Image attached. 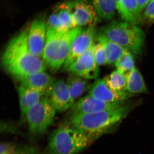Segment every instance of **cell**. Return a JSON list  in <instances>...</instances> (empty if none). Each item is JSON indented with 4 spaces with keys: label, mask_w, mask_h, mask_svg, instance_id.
Returning <instances> with one entry per match:
<instances>
[{
    "label": "cell",
    "mask_w": 154,
    "mask_h": 154,
    "mask_svg": "<svg viewBox=\"0 0 154 154\" xmlns=\"http://www.w3.org/2000/svg\"><path fill=\"white\" fill-rule=\"evenodd\" d=\"M28 30L12 38L7 45L2 59L4 70L17 81L28 75L45 71L46 64L42 58L34 55L28 46Z\"/></svg>",
    "instance_id": "cell-1"
},
{
    "label": "cell",
    "mask_w": 154,
    "mask_h": 154,
    "mask_svg": "<svg viewBox=\"0 0 154 154\" xmlns=\"http://www.w3.org/2000/svg\"><path fill=\"white\" fill-rule=\"evenodd\" d=\"M131 110L130 106L123 105L98 113L69 114L63 123L76 128L93 142L113 130Z\"/></svg>",
    "instance_id": "cell-2"
},
{
    "label": "cell",
    "mask_w": 154,
    "mask_h": 154,
    "mask_svg": "<svg viewBox=\"0 0 154 154\" xmlns=\"http://www.w3.org/2000/svg\"><path fill=\"white\" fill-rule=\"evenodd\" d=\"M83 29L75 28L60 32L47 28L42 58L53 72H57L63 66L74 40Z\"/></svg>",
    "instance_id": "cell-3"
},
{
    "label": "cell",
    "mask_w": 154,
    "mask_h": 154,
    "mask_svg": "<svg viewBox=\"0 0 154 154\" xmlns=\"http://www.w3.org/2000/svg\"><path fill=\"white\" fill-rule=\"evenodd\" d=\"M98 33L133 54L139 55L142 52L146 35L138 25L123 21H113L103 26Z\"/></svg>",
    "instance_id": "cell-4"
},
{
    "label": "cell",
    "mask_w": 154,
    "mask_h": 154,
    "mask_svg": "<svg viewBox=\"0 0 154 154\" xmlns=\"http://www.w3.org/2000/svg\"><path fill=\"white\" fill-rule=\"evenodd\" d=\"M92 142L76 128L63 123L50 135L47 154H77Z\"/></svg>",
    "instance_id": "cell-5"
},
{
    "label": "cell",
    "mask_w": 154,
    "mask_h": 154,
    "mask_svg": "<svg viewBox=\"0 0 154 154\" xmlns=\"http://www.w3.org/2000/svg\"><path fill=\"white\" fill-rule=\"evenodd\" d=\"M56 110L45 97L28 111L27 119L29 133L33 137L44 134L54 121Z\"/></svg>",
    "instance_id": "cell-6"
},
{
    "label": "cell",
    "mask_w": 154,
    "mask_h": 154,
    "mask_svg": "<svg viewBox=\"0 0 154 154\" xmlns=\"http://www.w3.org/2000/svg\"><path fill=\"white\" fill-rule=\"evenodd\" d=\"M45 97L59 112L71 109L75 103L66 82L62 79L54 80L45 92Z\"/></svg>",
    "instance_id": "cell-7"
},
{
    "label": "cell",
    "mask_w": 154,
    "mask_h": 154,
    "mask_svg": "<svg viewBox=\"0 0 154 154\" xmlns=\"http://www.w3.org/2000/svg\"><path fill=\"white\" fill-rule=\"evenodd\" d=\"M97 34L96 25L83 29L73 42L70 51L63 66L64 69L67 70L75 61L94 45V41L96 39Z\"/></svg>",
    "instance_id": "cell-8"
},
{
    "label": "cell",
    "mask_w": 154,
    "mask_h": 154,
    "mask_svg": "<svg viewBox=\"0 0 154 154\" xmlns=\"http://www.w3.org/2000/svg\"><path fill=\"white\" fill-rule=\"evenodd\" d=\"M75 28L96 25L99 17L93 4L88 0L69 1Z\"/></svg>",
    "instance_id": "cell-9"
},
{
    "label": "cell",
    "mask_w": 154,
    "mask_h": 154,
    "mask_svg": "<svg viewBox=\"0 0 154 154\" xmlns=\"http://www.w3.org/2000/svg\"><path fill=\"white\" fill-rule=\"evenodd\" d=\"M94 46L75 61L66 71L87 80L97 79L99 69L94 59Z\"/></svg>",
    "instance_id": "cell-10"
},
{
    "label": "cell",
    "mask_w": 154,
    "mask_h": 154,
    "mask_svg": "<svg viewBox=\"0 0 154 154\" xmlns=\"http://www.w3.org/2000/svg\"><path fill=\"white\" fill-rule=\"evenodd\" d=\"M124 103H107L87 95L79 99L71 108L69 114H88L102 112L117 108Z\"/></svg>",
    "instance_id": "cell-11"
},
{
    "label": "cell",
    "mask_w": 154,
    "mask_h": 154,
    "mask_svg": "<svg viewBox=\"0 0 154 154\" xmlns=\"http://www.w3.org/2000/svg\"><path fill=\"white\" fill-rule=\"evenodd\" d=\"M47 32V23L41 19L35 20L28 30V42L29 49L33 54L38 57L42 58Z\"/></svg>",
    "instance_id": "cell-12"
},
{
    "label": "cell",
    "mask_w": 154,
    "mask_h": 154,
    "mask_svg": "<svg viewBox=\"0 0 154 154\" xmlns=\"http://www.w3.org/2000/svg\"><path fill=\"white\" fill-rule=\"evenodd\" d=\"M96 99L107 103H124L132 95L127 91L116 92L110 89L105 79L96 80L92 85L88 94Z\"/></svg>",
    "instance_id": "cell-13"
},
{
    "label": "cell",
    "mask_w": 154,
    "mask_h": 154,
    "mask_svg": "<svg viewBox=\"0 0 154 154\" xmlns=\"http://www.w3.org/2000/svg\"><path fill=\"white\" fill-rule=\"evenodd\" d=\"M116 8L122 21L136 25L143 23V12L136 0H120Z\"/></svg>",
    "instance_id": "cell-14"
},
{
    "label": "cell",
    "mask_w": 154,
    "mask_h": 154,
    "mask_svg": "<svg viewBox=\"0 0 154 154\" xmlns=\"http://www.w3.org/2000/svg\"><path fill=\"white\" fill-rule=\"evenodd\" d=\"M54 79L45 71L38 72L25 76L18 80L20 85L39 91L45 94Z\"/></svg>",
    "instance_id": "cell-15"
},
{
    "label": "cell",
    "mask_w": 154,
    "mask_h": 154,
    "mask_svg": "<svg viewBox=\"0 0 154 154\" xmlns=\"http://www.w3.org/2000/svg\"><path fill=\"white\" fill-rule=\"evenodd\" d=\"M19 105L21 116L26 117L28 111L35 104L38 103L45 95L44 93L24 86L19 85L18 88Z\"/></svg>",
    "instance_id": "cell-16"
},
{
    "label": "cell",
    "mask_w": 154,
    "mask_h": 154,
    "mask_svg": "<svg viewBox=\"0 0 154 154\" xmlns=\"http://www.w3.org/2000/svg\"><path fill=\"white\" fill-rule=\"evenodd\" d=\"M96 40L103 45L107 57V64H115L128 51L99 33H97Z\"/></svg>",
    "instance_id": "cell-17"
},
{
    "label": "cell",
    "mask_w": 154,
    "mask_h": 154,
    "mask_svg": "<svg viewBox=\"0 0 154 154\" xmlns=\"http://www.w3.org/2000/svg\"><path fill=\"white\" fill-rule=\"evenodd\" d=\"M68 88L73 99H80L86 92L90 91L91 84L88 80L77 75L71 74L66 82Z\"/></svg>",
    "instance_id": "cell-18"
},
{
    "label": "cell",
    "mask_w": 154,
    "mask_h": 154,
    "mask_svg": "<svg viewBox=\"0 0 154 154\" xmlns=\"http://www.w3.org/2000/svg\"><path fill=\"white\" fill-rule=\"evenodd\" d=\"M126 91L132 95L147 92L143 77L136 67L128 75Z\"/></svg>",
    "instance_id": "cell-19"
},
{
    "label": "cell",
    "mask_w": 154,
    "mask_h": 154,
    "mask_svg": "<svg viewBox=\"0 0 154 154\" xmlns=\"http://www.w3.org/2000/svg\"><path fill=\"white\" fill-rule=\"evenodd\" d=\"M99 18L106 21L113 19L116 11L114 0H91Z\"/></svg>",
    "instance_id": "cell-20"
},
{
    "label": "cell",
    "mask_w": 154,
    "mask_h": 154,
    "mask_svg": "<svg viewBox=\"0 0 154 154\" xmlns=\"http://www.w3.org/2000/svg\"><path fill=\"white\" fill-rule=\"evenodd\" d=\"M54 10L57 13L61 32L75 28L74 26L71 10L69 1L58 5Z\"/></svg>",
    "instance_id": "cell-21"
},
{
    "label": "cell",
    "mask_w": 154,
    "mask_h": 154,
    "mask_svg": "<svg viewBox=\"0 0 154 154\" xmlns=\"http://www.w3.org/2000/svg\"><path fill=\"white\" fill-rule=\"evenodd\" d=\"M128 75L116 69L104 78L107 86L116 92L126 91Z\"/></svg>",
    "instance_id": "cell-22"
},
{
    "label": "cell",
    "mask_w": 154,
    "mask_h": 154,
    "mask_svg": "<svg viewBox=\"0 0 154 154\" xmlns=\"http://www.w3.org/2000/svg\"><path fill=\"white\" fill-rule=\"evenodd\" d=\"M1 154H38V150L33 146L3 142L1 144Z\"/></svg>",
    "instance_id": "cell-23"
},
{
    "label": "cell",
    "mask_w": 154,
    "mask_h": 154,
    "mask_svg": "<svg viewBox=\"0 0 154 154\" xmlns=\"http://www.w3.org/2000/svg\"><path fill=\"white\" fill-rule=\"evenodd\" d=\"M134 55L130 51H126L114 64L116 69L128 74L135 67Z\"/></svg>",
    "instance_id": "cell-24"
},
{
    "label": "cell",
    "mask_w": 154,
    "mask_h": 154,
    "mask_svg": "<svg viewBox=\"0 0 154 154\" xmlns=\"http://www.w3.org/2000/svg\"><path fill=\"white\" fill-rule=\"evenodd\" d=\"M94 54L96 62L99 66L107 64V57L103 45L98 42L94 45Z\"/></svg>",
    "instance_id": "cell-25"
},
{
    "label": "cell",
    "mask_w": 154,
    "mask_h": 154,
    "mask_svg": "<svg viewBox=\"0 0 154 154\" xmlns=\"http://www.w3.org/2000/svg\"><path fill=\"white\" fill-rule=\"evenodd\" d=\"M143 22L148 24L154 23V1H151L143 11Z\"/></svg>",
    "instance_id": "cell-26"
},
{
    "label": "cell",
    "mask_w": 154,
    "mask_h": 154,
    "mask_svg": "<svg viewBox=\"0 0 154 154\" xmlns=\"http://www.w3.org/2000/svg\"><path fill=\"white\" fill-rule=\"evenodd\" d=\"M136 1L140 9L143 12L150 2V0H136Z\"/></svg>",
    "instance_id": "cell-27"
},
{
    "label": "cell",
    "mask_w": 154,
    "mask_h": 154,
    "mask_svg": "<svg viewBox=\"0 0 154 154\" xmlns=\"http://www.w3.org/2000/svg\"><path fill=\"white\" fill-rule=\"evenodd\" d=\"M114 1H115V2H116V4H117L119 2V1H120V0H114Z\"/></svg>",
    "instance_id": "cell-28"
},
{
    "label": "cell",
    "mask_w": 154,
    "mask_h": 154,
    "mask_svg": "<svg viewBox=\"0 0 154 154\" xmlns=\"http://www.w3.org/2000/svg\"><path fill=\"white\" fill-rule=\"evenodd\" d=\"M154 1V0H150V1Z\"/></svg>",
    "instance_id": "cell-29"
}]
</instances>
